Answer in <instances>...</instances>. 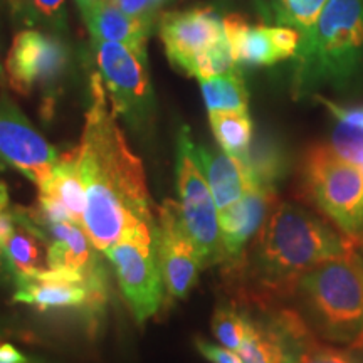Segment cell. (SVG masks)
I'll return each instance as SVG.
<instances>
[{
    "label": "cell",
    "mask_w": 363,
    "mask_h": 363,
    "mask_svg": "<svg viewBox=\"0 0 363 363\" xmlns=\"http://www.w3.org/2000/svg\"><path fill=\"white\" fill-rule=\"evenodd\" d=\"M12 281L16 286L13 301L43 313L66 310L99 313L106 303V281H91L54 269L13 276Z\"/></svg>",
    "instance_id": "cell-10"
},
{
    "label": "cell",
    "mask_w": 363,
    "mask_h": 363,
    "mask_svg": "<svg viewBox=\"0 0 363 363\" xmlns=\"http://www.w3.org/2000/svg\"><path fill=\"white\" fill-rule=\"evenodd\" d=\"M194 140L187 126L180 130L177 142V190L180 219L201 254L203 267L224 262L219 208L194 153Z\"/></svg>",
    "instance_id": "cell-7"
},
{
    "label": "cell",
    "mask_w": 363,
    "mask_h": 363,
    "mask_svg": "<svg viewBox=\"0 0 363 363\" xmlns=\"http://www.w3.org/2000/svg\"><path fill=\"white\" fill-rule=\"evenodd\" d=\"M4 335H6V328H4V326H2V325H0V338H2V337H4Z\"/></svg>",
    "instance_id": "cell-42"
},
{
    "label": "cell",
    "mask_w": 363,
    "mask_h": 363,
    "mask_svg": "<svg viewBox=\"0 0 363 363\" xmlns=\"http://www.w3.org/2000/svg\"><path fill=\"white\" fill-rule=\"evenodd\" d=\"M331 148L345 160L363 169V128L337 121L331 133Z\"/></svg>",
    "instance_id": "cell-30"
},
{
    "label": "cell",
    "mask_w": 363,
    "mask_h": 363,
    "mask_svg": "<svg viewBox=\"0 0 363 363\" xmlns=\"http://www.w3.org/2000/svg\"><path fill=\"white\" fill-rule=\"evenodd\" d=\"M16 225H17L16 212L9 211V208H6L4 212H0V244H2V247L4 244L11 239L13 230H16Z\"/></svg>",
    "instance_id": "cell-35"
},
{
    "label": "cell",
    "mask_w": 363,
    "mask_h": 363,
    "mask_svg": "<svg viewBox=\"0 0 363 363\" xmlns=\"http://www.w3.org/2000/svg\"><path fill=\"white\" fill-rule=\"evenodd\" d=\"M0 2H7V0H0Z\"/></svg>",
    "instance_id": "cell-43"
},
{
    "label": "cell",
    "mask_w": 363,
    "mask_h": 363,
    "mask_svg": "<svg viewBox=\"0 0 363 363\" xmlns=\"http://www.w3.org/2000/svg\"><path fill=\"white\" fill-rule=\"evenodd\" d=\"M284 348L286 363H363V352L318 342L315 331L296 311H279L269 321Z\"/></svg>",
    "instance_id": "cell-17"
},
{
    "label": "cell",
    "mask_w": 363,
    "mask_h": 363,
    "mask_svg": "<svg viewBox=\"0 0 363 363\" xmlns=\"http://www.w3.org/2000/svg\"><path fill=\"white\" fill-rule=\"evenodd\" d=\"M84 208V185L78 169V155L76 150H72L57 158L51 177L39 187L38 207L33 211L44 220L81 225Z\"/></svg>",
    "instance_id": "cell-15"
},
{
    "label": "cell",
    "mask_w": 363,
    "mask_h": 363,
    "mask_svg": "<svg viewBox=\"0 0 363 363\" xmlns=\"http://www.w3.org/2000/svg\"><path fill=\"white\" fill-rule=\"evenodd\" d=\"M267 30H269L271 40L272 44H274L276 52H278L279 61L294 57V54L298 51L299 39H301L299 38L298 30L293 29V27H284V26L267 27Z\"/></svg>",
    "instance_id": "cell-31"
},
{
    "label": "cell",
    "mask_w": 363,
    "mask_h": 363,
    "mask_svg": "<svg viewBox=\"0 0 363 363\" xmlns=\"http://www.w3.org/2000/svg\"><path fill=\"white\" fill-rule=\"evenodd\" d=\"M76 155L86 192L81 225L99 252L140 227L157 225L143 163L126 143L98 72L91 76V104Z\"/></svg>",
    "instance_id": "cell-1"
},
{
    "label": "cell",
    "mask_w": 363,
    "mask_h": 363,
    "mask_svg": "<svg viewBox=\"0 0 363 363\" xmlns=\"http://www.w3.org/2000/svg\"><path fill=\"white\" fill-rule=\"evenodd\" d=\"M208 120L219 147L240 163L246 162L252 143V121L247 111H214L208 113Z\"/></svg>",
    "instance_id": "cell-23"
},
{
    "label": "cell",
    "mask_w": 363,
    "mask_h": 363,
    "mask_svg": "<svg viewBox=\"0 0 363 363\" xmlns=\"http://www.w3.org/2000/svg\"><path fill=\"white\" fill-rule=\"evenodd\" d=\"M110 2L120 7L128 16L138 17V19L148 22L152 26L155 22L157 12L153 11L152 0H110Z\"/></svg>",
    "instance_id": "cell-34"
},
{
    "label": "cell",
    "mask_w": 363,
    "mask_h": 363,
    "mask_svg": "<svg viewBox=\"0 0 363 363\" xmlns=\"http://www.w3.org/2000/svg\"><path fill=\"white\" fill-rule=\"evenodd\" d=\"M91 38L128 45H147L152 24L128 16L110 0H96L83 12Z\"/></svg>",
    "instance_id": "cell-20"
},
{
    "label": "cell",
    "mask_w": 363,
    "mask_h": 363,
    "mask_svg": "<svg viewBox=\"0 0 363 363\" xmlns=\"http://www.w3.org/2000/svg\"><path fill=\"white\" fill-rule=\"evenodd\" d=\"M208 113L247 111L249 94L239 69L229 74L199 79Z\"/></svg>",
    "instance_id": "cell-24"
},
{
    "label": "cell",
    "mask_w": 363,
    "mask_h": 363,
    "mask_svg": "<svg viewBox=\"0 0 363 363\" xmlns=\"http://www.w3.org/2000/svg\"><path fill=\"white\" fill-rule=\"evenodd\" d=\"M115 267L121 293L143 325L160 310L165 298L160 259L157 247V225H145L126 234L106 251Z\"/></svg>",
    "instance_id": "cell-8"
},
{
    "label": "cell",
    "mask_w": 363,
    "mask_h": 363,
    "mask_svg": "<svg viewBox=\"0 0 363 363\" xmlns=\"http://www.w3.org/2000/svg\"><path fill=\"white\" fill-rule=\"evenodd\" d=\"M311 330L328 343L357 348L363 338V276L353 251L313 267L296 291Z\"/></svg>",
    "instance_id": "cell-4"
},
{
    "label": "cell",
    "mask_w": 363,
    "mask_h": 363,
    "mask_svg": "<svg viewBox=\"0 0 363 363\" xmlns=\"http://www.w3.org/2000/svg\"><path fill=\"white\" fill-rule=\"evenodd\" d=\"M0 162L16 169L38 189L57 162L52 147L19 110L7 93H0Z\"/></svg>",
    "instance_id": "cell-11"
},
{
    "label": "cell",
    "mask_w": 363,
    "mask_h": 363,
    "mask_svg": "<svg viewBox=\"0 0 363 363\" xmlns=\"http://www.w3.org/2000/svg\"><path fill=\"white\" fill-rule=\"evenodd\" d=\"M353 244L320 217L296 203L272 208L251 251L242 262L259 298H278L296 291L298 281L313 267L348 256ZM234 262V264H238Z\"/></svg>",
    "instance_id": "cell-2"
},
{
    "label": "cell",
    "mask_w": 363,
    "mask_h": 363,
    "mask_svg": "<svg viewBox=\"0 0 363 363\" xmlns=\"http://www.w3.org/2000/svg\"><path fill=\"white\" fill-rule=\"evenodd\" d=\"M242 165L252 187L259 189L276 190V184L283 180L286 172L283 150L269 136H257L254 140Z\"/></svg>",
    "instance_id": "cell-22"
},
{
    "label": "cell",
    "mask_w": 363,
    "mask_h": 363,
    "mask_svg": "<svg viewBox=\"0 0 363 363\" xmlns=\"http://www.w3.org/2000/svg\"><path fill=\"white\" fill-rule=\"evenodd\" d=\"M0 363H33L12 343H0Z\"/></svg>",
    "instance_id": "cell-36"
},
{
    "label": "cell",
    "mask_w": 363,
    "mask_h": 363,
    "mask_svg": "<svg viewBox=\"0 0 363 363\" xmlns=\"http://www.w3.org/2000/svg\"><path fill=\"white\" fill-rule=\"evenodd\" d=\"M194 153L219 212L242 199L249 189H254L242 163L227 155L222 148L194 145Z\"/></svg>",
    "instance_id": "cell-18"
},
{
    "label": "cell",
    "mask_w": 363,
    "mask_h": 363,
    "mask_svg": "<svg viewBox=\"0 0 363 363\" xmlns=\"http://www.w3.org/2000/svg\"><path fill=\"white\" fill-rule=\"evenodd\" d=\"M318 101L323 103L335 120L342 121V123L357 126V128H363V106H342V104L330 101V99L316 96Z\"/></svg>",
    "instance_id": "cell-32"
},
{
    "label": "cell",
    "mask_w": 363,
    "mask_h": 363,
    "mask_svg": "<svg viewBox=\"0 0 363 363\" xmlns=\"http://www.w3.org/2000/svg\"><path fill=\"white\" fill-rule=\"evenodd\" d=\"M246 323L247 315L230 306H220L212 316V333L222 347L238 353L246 338Z\"/></svg>",
    "instance_id": "cell-29"
},
{
    "label": "cell",
    "mask_w": 363,
    "mask_h": 363,
    "mask_svg": "<svg viewBox=\"0 0 363 363\" xmlns=\"http://www.w3.org/2000/svg\"><path fill=\"white\" fill-rule=\"evenodd\" d=\"M76 2H78V6L81 7V11H86V9H88L89 6H93L94 2H96V0H76Z\"/></svg>",
    "instance_id": "cell-40"
},
{
    "label": "cell",
    "mask_w": 363,
    "mask_h": 363,
    "mask_svg": "<svg viewBox=\"0 0 363 363\" xmlns=\"http://www.w3.org/2000/svg\"><path fill=\"white\" fill-rule=\"evenodd\" d=\"M157 247L167 296L187 298L203 269V262L182 224L179 203L175 201H165L158 207Z\"/></svg>",
    "instance_id": "cell-12"
},
{
    "label": "cell",
    "mask_w": 363,
    "mask_h": 363,
    "mask_svg": "<svg viewBox=\"0 0 363 363\" xmlns=\"http://www.w3.org/2000/svg\"><path fill=\"white\" fill-rule=\"evenodd\" d=\"M4 67L9 88L17 94L29 96L35 88L44 91L45 111L69 67V49L57 34L22 29L13 35Z\"/></svg>",
    "instance_id": "cell-9"
},
{
    "label": "cell",
    "mask_w": 363,
    "mask_h": 363,
    "mask_svg": "<svg viewBox=\"0 0 363 363\" xmlns=\"http://www.w3.org/2000/svg\"><path fill=\"white\" fill-rule=\"evenodd\" d=\"M2 84H7V76H6V67H4L2 62H0V86Z\"/></svg>",
    "instance_id": "cell-41"
},
{
    "label": "cell",
    "mask_w": 363,
    "mask_h": 363,
    "mask_svg": "<svg viewBox=\"0 0 363 363\" xmlns=\"http://www.w3.org/2000/svg\"><path fill=\"white\" fill-rule=\"evenodd\" d=\"M238 69L239 66L235 62L233 45H230L224 30L222 38L217 39L211 48H207L201 56L195 59L194 78L207 79L214 78V76L229 74V72H234Z\"/></svg>",
    "instance_id": "cell-28"
},
{
    "label": "cell",
    "mask_w": 363,
    "mask_h": 363,
    "mask_svg": "<svg viewBox=\"0 0 363 363\" xmlns=\"http://www.w3.org/2000/svg\"><path fill=\"white\" fill-rule=\"evenodd\" d=\"M4 274L11 276V269H9V264H7V259H6V252H4L2 244H0V278H2Z\"/></svg>",
    "instance_id": "cell-38"
},
{
    "label": "cell",
    "mask_w": 363,
    "mask_h": 363,
    "mask_svg": "<svg viewBox=\"0 0 363 363\" xmlns=\"http://www.w3.org/2000/svg\"><path fill=\"white\" fill-rule=\"evenodd\" d=\"M353 259H355V262H357V266H358V269H360V272H362V276H363V257L360 256V254L358 252H355L353 251ZM358 350H362L363 352V338H362V342H360V345H358Z\"/></svg>",
    "instance_id": "cell-39"
},
{
    "label": "cell",
    "mask_w": 363,
    "mask_h": 363,
    "mask_svg": "<svg viewBox=\"0 0 363 363\" xmlns=\"http://www.w3.org/2000/svg\"><path fill=\"white\" fill-rule=\"evenodd\" d=\"M17 217V225L11 239L4 244V252L13 276L38 274L49 269L48 264V244L40 234L39 227L34 224L27 208H13Z\"/></svg>",
    "instance_id": "cell-19"
},
{
    "label": "cell",
    "mask_w": 363,
    "mask_h": 363,
    "mask_svg": "<svg viewBox=\"0 0 363 363\" xmlns=\"http://www.w3.org/2000/svg\"><path fill=\"white\" fill-rule=\"evenodd\" d=\"M276 190L254 187L242 199L219 212L222 244L227 262L234 264L246 252L249 242L261 233L276 206Z\"/></svg>",
    "instance_id": "cell-16"
},
{
    "label": "cell",
    "mask_w": 363,
    "mask_h": 363,
    "mask_svg": "<svg viewBox=\"0 0 363 363\" xmlns=\"http://www.w3.org/2000/svg\"><path fill=\"white\" fill-rule=\"evenodd\" d=\"M9 207V189L4 182H0V212Z\"/></svg>",
    "instance_id": "cell-37"
},
{
    "label": "cell",
    "mask_w": 363,
    "mask_h": 363,
    "mask_svg": "<svg viewBox=\"0 0 363 363\" xmlns=\"http://www.w3.org/2000/svg\"><path fill=\"white\" fill-rule=\"evenodd\" d=\"M363 67V0H328L294 54L293 93L320 86L343 89Z\"/></svg>",
    "instance_id": "cell-3"
},
{
    "label": "cell",
    "mask_w": 363,
    "mask_h": 363,
    "mask_svg": "<svg viewBox=\"0 0 363 363\" xmlns=\"http://www.w3.org/2000/svg\"><path fill=\"white\" fill-rule=\"evenodd\" d=\"M158 34L172 65L194 76L195 59L224 35V22L212 7H195L162 16Z\"/></svg>",
    "instance_id": "cell-13"
},
{
    "label": "cell",
    "mask_w": 363,
    "mask_h": 363,
    "mask_svg": "<svg viewBox=\"0 0 363 363\" xmlns=\"http://www.w3.org/2000/svg\"><path fill=\"white\" fill-rule=\"evenodd\" d=\"M98 74L113 113L126 123L143 130L155 115V94L150 81L147 45H128L93 39Z\"/></svg>",
    "instance_id": "cell-6"
},
{
    "label": "cell",
    "mask_w": 363,
    "mask_h": 363,
    "mask_svg": "<svg viewBox=\"0 0 363 363\" xmlns=\"http://www.w3.org/2000/svg\"><path fill=\"white\" fill-rule=\"evenodd\" d=\"M301 184L345 239L363 246V169L340 157L331 145H313L303 158Z\"/></svg>",
    "instance_id": "cell-5"
},
{
    "label": "cell",
    "mask_w": 363,
    "mask_h": 363,
    "mask_svg": "<svg viewBox=\"0 0 363 363\" xmlns=\"http://www.w3.org/2000/svg\"><path fill=\"white\" fill-rule=\"evenodd\" d=\"M195 347L201 352V355L211 363H242L239 353L227 350L224 347H217V345L208 343L206 340H195Z\"/></svg>",
    "instance_id": "cell-33"
},
{
    "label": "cell",
    "mask_w": 363,
    "mask_h": 363,
    "mask_svg": "<svg viewBox=\"0 0 363 363\" xmlns=\"http://www.w3.org/2000/svg\"><path fill=\"white\" fill-rule=\"evenodd\" d=\"M222 22L239 67L272 66L279 61L266 26H251L239 13H229Z\"/></svg>",
    "instance_id": "cell-21"
},
{
    "label": "cell",
    "mask_w": 363,
    "mask_h": 363,
    "mask_svg": "<svg viewBox=\"0 0 363 363\" xmlns=\"http://www.w3.org/2000/svg\"><path fill=\"white\" fill-rule=\"evenodd\" d=\"M12 17L27 27H44L61 35L67 30L66 0H7Z\"/></svg>",
    "instance_id": "cell-25"
},
{
    "label": "cell",
    "mask_w": 363,
    "mask_h": 363,
    "mask_svg": "<svg viewBox=\"0 0 363 363\" xmlns=\"http://www.w3.org/2000/svg\"><path fill=\"white\" fill-rule=\"evenodd\" d=\"M326 4L328 0H279L276 17L281 24L296 29L299 38H305L311 33Z\"/></svg>",
    "instance_id": "cell-27"
},
{
    "label": "cell",
    "mask_w": 363,
    "mask_h": 363,
    "mask_svg": "<svg viewBox=\"0 0 363 363\" xmlns=\"http://www.w3.org/2000/svg\"><path fill=\"white\" fill-rule=\"evenodd\" d=\"M27 214L48 244L49 269L81 276L91 281H106L103 262L99 261L98 249L91 242L89 235L79 224L72 222H49L27 208Z\"/></svg>",
    "instance_id": "cell-14"
},
{
    "label": "cell",
    "mask_w": 363,
    "mask_h": 363,
    "mask_svg": "<svg viewBox=\"0 0 363 363\" xmlns=\"http://www.w3.org/2000/svg\"><path fill=\"white\" fill-rule=\"evenodd\" d=\"M242 363H286L284 348L269 323L247 316L246 338L239 348Z\"/></svg>",
    "instance_id": "cell-26"
}]
</instances>
